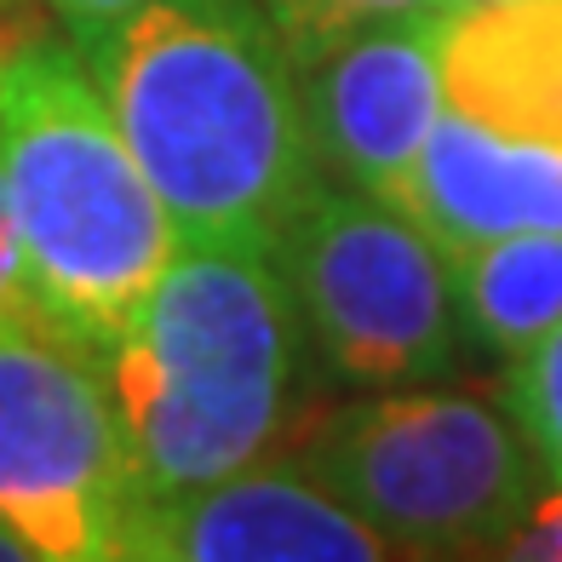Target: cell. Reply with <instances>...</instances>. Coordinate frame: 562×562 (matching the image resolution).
I'll return each instance as SVG.
<instances>
[{
    "label": "cell",
    "mask_w": 562,
    "mask_h": 562,
    "mask_svg": "<svg viewBox=\"0 0 562 562\" xmlns=\"http://www.w3.org/2000/svg\"><path fill=\"white\" fill-rule=\"evenodd\" d=\"M81 58L184 241L270 247L322 178L293 46L259 0H144Z\"/></svg>",
    "instance_id": "6da1fadb"
},
{
    "label": "cell",
    "mask_w": 562,
    "mask_h": 562,
    "mask_svg": "<svg viewBox=\"0 0 562 562\" xmlns=\"http://www.w3.org/2000/svg\"><path fill=\"white\" fill-rule=\"evenodd\" d=\"M499 557L517 562H562V488H546L533 499V510L522 517V528L505 540Z\"/></svg>",
    "instance_id": "9a60e30c"
},
{
    "label": "cell",
    "mask_w": 562,
    "mask_h": 562,
    "mask_svg": "<svg viewBox=\"0 0 562 562\" xmlns=\"http://www.w3.org/2000/svg\"><path fill=\"white\" fill-rule=\"evenodd\" d=\"M259 7L276 18V30L288 41H311L373 18H437L453 0H259Z\"/></svg>",
    "instance_id": "4fadbf2b"
},
{
    "label": "cell",
    "mask_w": 562,
    "mask_h": 562,
    "mask_svg": "<svg viewBox=\"0 0 562 562\" xmlns=\"http://www.w3.org/2000/svg\"><path fill=\"white\" fill-rule=\"evenodd\" d=\"M304 345L350 391L442 379L465 350L453 252L391 195L316 178L276 229Z\"/></svg>",
    "instance_id": "5b68a950"
},
{
    "label": "cell",
    "mask_w": 562,
    "mask_h": 562,
    "mask_svg": "<svg viewBox=\"0 0 562 562\" xmlns=\"http://www.w3.org/2000/svg\"><path fill=\"white\" fill-rule=\"evenodd\" d=\"M126 562H385L391 546L327 494V482L288 459L213 476L184 494L133 499L121 522Z\"/></svg>",
    "instance_id": "ba28073f"
},
{
    "label": "cell",
    "mask_w": 562,
    "mask_h": 562,
    "mask_svg": "<svg viewBox=\"0 0 562 562\" xmlns=\"http://www.w3.org/2000/svg\"><path fill=\"white\" fill-rule=\"evenodd\" d=\"M133 499L270 459L304 402V322L270 247L184 241L98 350Z\"/></svg>",
    "instance_id": "7a4b0ae2"
},
{
    "label": "cell",
    "mask_w": 562,
    "mask_h": 562,
    "mask_svg": "<svg viewBox=\"0 0 562 562\" xmlns=\"http://www.w3.org/2000/svg\"><path fill=\"white\" fill-rule=\"evenodd\" d=\"M288 46L322 178L396 201L430 126L448 115L442 12L373 18Z\"/></svg>",
    "instance_id": "52a82bcc"
},
{
    "label": "cell",
    "mask_w": 562,
    "mask_h": 562,
    "mask_svg": "<svg viewBox=\"0 0 562 562\" xmlns=\"http://www.w3.org/2000/svg\"><path fill=\"white\" fill-rule=\"evenodd\" d=\"M35 7L53 18L58 35H69L75 46H92L110 23H121L133 7H144V0H35Z\"/></svg>",
    "instance_id": "2e32d148"
},
{
    "label": "cell",
    "mask_w": 562,
    "mask_h": 562,
    "mask_svg": "<svg viewBox=\"0 0 562 562\" xmlns=\"http://www.w3.org/2000/svg\"><path fill=\"white\" fill-rule=\"evenodd\" d=\"M0 562H41V546L0 510Z\"/></svg>",
    "instance_id": "e0dca14e"
},
{
    "label": "cell",
    "mask_w": 562,
    "mask_h": 562,
    "mask_svg": "<svg viewBox=\"0 0 562 562\" xmlns=\"http://www.w3.org/2000/svg\"><path fill=\"white\" fill-rule=\"evenodd\" d=\"M396 207L448 252L505 236H562V144L510 138L448 110L402 178Z\"/></svg>",
    "instance_id": "9c48e42d"
},
{
    "label": "cell",
    "mask_w": 562,
    "mask_h": 562,
    "mask_svg": "<svg viewBox=\"0 0 562 562\" xmlns=\"http://www.w3.org/2000/svg\"><path fill=\"white\" fill-rule=\"evenodd\" d=\"M0 184L23 270L58 334L104 350L184 247L69 35L0 46Z\"/></svg>",
    "instance_id": "3957f363"
},
{
    "label": "cell",
    "mask_w": 562,
    "mask_h": 562,
    "mask_svg": "<svg viewBox=\"0 0 562 562\" xmlns=\"http://www.w3.org/2000/svg\"><path fill=\"white\" fill-rule=\"evenodd\" d=\"M0 510L41 562H121L133 465L110 379L53 322H0Z\"/></svg>",
    "instance_id": "8992f818"
},
{
    "label": "cell",
    "mask_w": 562,
    "mask_h": 562,
    "mask_svg": "<svg viewBox=\"0 0 562 562\" xmlns=\"http://www.w3.org/2000/svg\"><path fill=\"white\" fill-rule=\"evenodd\" d=\"M299 459L391 557H499L546 494L517 414L482 391H373L316 419Z\"/></svg>",
    "instance_id": "277c9868"
},
{
    "label": "cell",
    "mask_w": 562,
    "mask_h": 562,
    "mask_svg": "<svg viewBox=\"0 0 562 562\" xmlns=\"http://www.w3.org/2000/svg\"><path fill=\"white\" fill-rule=\"evenodd\" d=\"M471 345L522 356L562 327V236H505L453 252Z\"/></svg>",
    "instance_id": "8fae6325"
},
{
    "label": "cell",
    "mask_w": 562,
    "mask_h": 562,
    "mask_svg": "<svg viewBox=\"0 0 562 562\" xmlns=\"http://www.w3.org/2000/svg\"><path fill=\"white\" fill-rule=\"evenodd\" d=\"M0 322H46L35 288H30V270H23V247H18V224L7 207V184H0Z\"/></svg>",
    "instance_id": "5bb4252c"
},
{
    "label": "cell",
    "mask_w": 562,
    "mask_h": 562,
    "mask_svg": "<svg viewBox=\"0 0 562 562\" xmlns=\"http://www.w3.org/2000/svg\"><path fill=\"white\" fill-rule=\"evenodd\" d=\"M505 407L517 414L522 437L540 453L546 488H562V327L540 345H528L522 356H510Z\"/></svg>",
    "instance_id": "7c38bea8"
},
{
    "label": "cell",
    "mask_w": 562,
    "mask_h": 562,
    "mask_svg": "<svg viewBox=\"0 0 562 562\" xmlns=\"http://www.w3.org/2000/svg\"><path fill=\"white\" fill-rule=\"evenodd\" d=\"M442 92L494 133L562 144V0H453Z\"/></svg>",
    "instance_id": "30bf717a"
}]
</instances>
